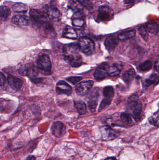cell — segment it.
<instances>
[{"label":"cell","instance_id":"19","mask_svg":"<svg viewBox=\"0 0 159 160\" xmlns=\"http://www.w3.org/2000/svg\"><path fill=\"white\" fill-rule=\"evenodd\" d=\"M11 22L12 23L20 26H27L30 23V21L28 17L23 15H16L12 18Z\"/></svg>","mask_w":159,"mask_h":160},{"label":"cell","instance_id":"38","mask_svg":"<svg viewBox=\"0 0 159 160\" xmlns=\"http://www.w3.org/2000/svg\"><path fill=\"white\" fill-rule=\"evenodd\" d=\"M6 78L4 74L0 72V86L3 85L5 82Z\"/></svg>","mask_w":159,"mask_h":160},{"label":"cell","instance_id":"40","mask_svg":"<svg viewBox=\"0 0 159 160\" xmlns=\"http://www.w3.org/2000/svg\"><path fill=\"white\" fill-rule=\"evenodd\" d=\"M26 160H36V158L33 155H30L28 156Z\"/></svg>","mask_w":159,"mask_h":160},{"label":"cell","instance_id":"33","mask_svg":"<svg viewBox=\"0 0 159 160\" xmlns=\"http://www.w3.org/2000/svg\"><path fill=\"white\" fill-rule=\"evenodd\" d=\"M82 79V78L81 77H71L66 78L67 81L73 85H75Z\"/></svg>","mask_w":159,"mask_h":160},{"label":"cell","instance_id":"30","mask_svg":"<svg viewBox=\"0 0 159 160\" xmlns=\"http://www.w3.org/2000/svg\"><path fill=\"white\" fill-rule=\"evenodd\" d=\"M152 62L151 61L148 60L140 64L139 66V68L141 71H147L150 70L152 68Z\"/></svg>","mask_w":159,"mask_h":160},{"label":"cell","instance_id":"34","mask_svg":"<svg viewBox=\"0 0 159 160\" xmlns=\"http://www.w3.org/2000/svg\"><path fill=\"white\" fill-rule=\"evenodd\" d=\"M111 101L110 100L107 99L105 98L101 102V104H100V107H99V111H101L103 109H104L105 107L108 105H110V103H111Z\"/></svg>","mask_w":159,"mask_h":160},{"label":"cell","instance_id":"26","mask_svg":"<svg viewBox=\"0 0 159 160\" xmlns=\"http://www.w3.org/2000/svg\"><path fill=\"white\" fill-rule=\"evenodd\" d=\"M74 105L79 114H85L87 112V106L84 102L82 101H75Z\"/></svg>","mask_w":159,"mask_h":160},{"label":"cell","instance_id":"13","mask_svg":"<svg viewBox=\"0 0 159 160\" xmlns=\"http://www.w3.org/2000/svg\"><path fill=\"white\" fill-rule=\"evenodd\" d=\"M56 91L58 94H64L70 96L72 93V87L66 82L60 81L56 86Z\"/></svg>","mask_w":159,"mask_h":160},{"label":"cell","instance_id":"10","mask_svg":"<svg viewBox=\"0 0 159 160\" xmlns=\"http://www.w3.org/2000/svg\"><path fill=\"white\" fill-rule=\"evenodd\" d=\"M94 82L91 80L81 82L78 83L76 87V93L79 96H85L89 92Z\"/></svg>","mask_w":159,"mask_h":160},{"label":"cell","instance_id":"18","mask_svg":"<svg viewBox=\"0 0 159 160\" xmlns=\"http://www.w3.org/2000/svg\"><path fill=\"white\" fill-rule=\"evenodd\" d=\"M7 82L10 87L15 91L19 90L23 84V82L21 79L11 75L8 76Z\"/></svg>","mask_w":159,"mask_h":160},{"label":"cell","instance_id":"2","mask_svg":"<svg viewBox=\"0 0 159 160\" xmlns=\"http://www.w3.org/2000/svg\"><path fill=\"white\" fill-rule=\"evenodd\" d=\"M77 44L80 51L86 55H91L95 50L94 42L90 38L87 37L80 38Z\"/></svg>","mask_w":159,"mask_h":160},{"label":"cell","instance_id":"25","mask_svg":"<svg viewBox=\"0 0 159 160\" xmlns=\"http://www.w3.org/2000/svg\"><path fill=\"white\" fill-rule=\"evenodd\" d=\"M12 9L17 13H26L28 10V6L25 4L17 3L12 6Z\"/></svg>","mask_w":159,"mask_h":160},{"label":"cell","instance_id":"4","mask_svg":"<svg viewBox=\"0 0 159 160\" xmlns=\"http://www.w3.org/2000/svg\"><path fill=\"white\" fill-rule=\"evenodd\" d=\"M30 17L33 22L39 27L47 21L45 14L38 9L32 8L30 11Z\"/></svg>","mask_w":159,"mask_h":160},{"label":"cell","instance_id":"6","mask_svg":"<svg viewBox=\"0 0 159 160\" xmlns=\"http://www.w3.org/2000/svg\"><path fill=\"white\" fill-rule=\"evenodd\" d=\"M113 10L107 6H102L98 9L97 19L100 21H108L114 18Z\"/></svg>","mask_w":159,"mask_h":160},{"label":"cell","instance_id":"16","mask_svg":"<svg viewBox=\"0 0 159 160\" xmlns=\"http://www.w3.org/2000/svg\"><path fill=\"white\" fill-rule=\"evenodd\" d=\"M41 27H42V31L46 37L49 38H54L56 37L57 34L54 26L51 22L47 21L44 23Z\"/></svg>","mask_w":159,"mask_h":160},{"label":"cell","instance_id":"9","mask_svg":"<svg viewBox=\"0 0 159 160\" xmlns=\"http://www.w3.org/2000/svg\"><path fill=\"white\" fill-rule=\"evenodd\" d=\"M109 65L107 63L103 62L95 70L94 73V77L95 79L101 80L109 76Z\"/></svg>","mask_w":159,"mask_h":160},{"label":"cell","instance_id":"1","mask_svg":"<svg viewBox=\"0 0 159 160\" xmlns=\"http://www.w3.org/2000/svg\"><path fill=\"white\" fill-rule=\"evenodd\" d=\"M80 49L76 43L67 44L63 47V54L64 60L72 67H78L82 64Z\"/></svg>","mask_w":159,"mask_h":160},{"label":"cell","instance_id":"20","mask_svg":"<svg viewBox=\"0 0 159 160\" xmlns=\"http://www.w3.org/2000/svg\"><path fill=\"white\" fill-rule=\"evenodd\" d=\"M123 65L121 63H116L112 66L109 67L108 75L111 77H116L118 76L121 73L123 68Z\"/></svg>","mask_w":159,"mask_h":160},{"label":"cell","instance_id":"41","mask_svg":"<svg viewBox=\"0 0 159 160\" xmlns=\"http://www.w3.org/2000/svg\"><path fill=\"white\" fill-rule=\"evenodd\" d=\"M138 96H136V95H133V96H131V97L129 99L131 100H136V99H138Z\"/></svg>","mask_w":159,"mask_h":160},{"label":"cell","instance_id":"11","mask_svg":"<svg viewBox=\"0 0 159 160\" xmlns=\"http://www.w3.org/2000/svg\"><path fill=\"white\" fill-rule=\"evenodd\" d=\"M52 134L56 138L62 137L66 132V127L60 121H57L52 124L51 128Z\"/></svg>","mask_w":159,"mask_h":160},{"label":"cell","instance_id":"21","mask_svg":"<svg viewBox=\"0 0 159 160\" xmlns=\"http://www.w3.org/2000/svg\"><path fill=\"white\" fill-rule=\"evenodd\" d=\"M63 36L65 38L76 39L77 38V34L74 28L70 26H66L63 33Z\"/></svg>","mask_w":159,"mask_h":160},{"label":"cell","instance_id":"42","mask_svg":"<svg viewBox=\"0 0 159 160\" xmlns=\"http://www.w3.org/2000/svg\"><path fill=\"white\" fill-rule=\"evenodd\" d=\"M105 160H117V159L114 157H109V158H107Z\"/></svg>","mask_w":159,"mask_h":160},{"label":"cell","instance_id":"23","mask_svg":"<svg viewBox=\"0 0 159 160\" xmlns=\"http://www.w3.org/2000/svg\"><path fill=\"white\" fill-rule=\"evenodd\" d=\"M135 72L134 69H129L125 71L122 76V79L127 84H130L135 78Z\"/></svg>","mask_w":159,"mask_h":160},{"label":"cell","instance_id":"15","mask_svg":"<svg viewBox=\"0 0 159 160\" xmlns=\"http://www.w3.org/2000/svg\"><path fill=\"white\" fill-rule=\"evenodd\" d=\"M102 136L104 140L110 141L115 139L118 136V133L108 126L103 127L101 128Z\"/></svg>","mask_w":159,"mask_h":160},{"label":"cell","instance_id":"5","mask_svg":"<svg viewBox=\"0 0 159 160\" xmlns=\"http://www.w3.org/2000/svg\"><path fill=\"white\" fill-rule=\"evenodd\" d=\"M38 68L35 65L28 63L22 66L21 68L19 71V74L21 76L33 79L38 76Z\"/></svg>","mask_w":159,"mask_h":160},{"label":"cell","instance_id":"29","mask_svg":"<svg viewBox=\"0 0 159 160\" xmlns=\"http://www.w3.org/2000/svg\"><path fill=\"white\" fill-rule=\"evenodd\" d=\"M120 118L122 122L126 125L130 124L132 122L131 115L128 112H122L120 115Z\"/></svg>","mask_w":159,"mask_h":160},{"label":"cell","instance_id":"3","mask_svg":"<svg viewBox=\"0 0 159 160\" xmlns=\"http://www.w3.org/2000/svg\"><path fill=\"white\" fill-rule=\"evenodd\" d=\"M143 106L141 102H138L136 100H131L126 105L127 110L132 112L131 116L136 122L141 119Z\"/></svg>","mask_w":159,"mask_h":160},{"label":"cell","instance_id":"35","mask_svg":"<svg viewBox=\"0 0 159 160\" xmlns=\"http://www.w3.org/2000/svg\"><path fill=\"white\" fill-rule=\"evenodd\" d=\"M148 80L151 82L152 84H158L159 78L157 75H156V74H153V75H151L149 78H148Z\"/></svg>","mask_w":159,"mask_h":160},{"label":"cell","instance_id":"14","mask_svg":"<svg viewBox=\"0 0 159 160\" xmlns=\"http://www.w3.org/2000/svg\"><path fill=\"white\" fill-rule=\"evenodd\" d=\"M72 24L75 29L81 30L85 24L83 13L81 11L76 12L72 19Z\"/></svg>","mask_w":159,"mask_h":160},{"label":"cell","instance_id":"17","mask_svg":"<svg viewBox=\"0 0 159 160\" xmlns=\"http://www.w3.org/2000/svg\"><path fill=\"white\" fill-rule=\"evenodd\" d=\"M119 39L117 37L114 35L107 37L105 41V45L107 50L113 51L116 48L119 44Z\"/></svg>","mask_w":159,"mask_h":160},{"label":"cell","instance_id":"31","mask_svg":"<svg viewBox=\"0 0 159 160\" xmlns=\"http://www.w3.org/2000/svg\"><path fill=\"white\" fill-rule=\"evenodd\" d=\"M138 32L143 39L146 41H147L148 40V34L145 26H142L139 27L138 29Z\"/></svg>","mask_w":159,"mask_h":160},{"label":"cell","instance_id":"32","mask_svg":"<svg viewBox=\"0 0 159 160\" xmlns=\"http://www.w3.org/2000/svg\"><path fill=\"white\" fill-rule=\"evenodd\" d=\"M149 122L150 124L153 125V126H155V127H158V112H157V113L155 114L153 116L151 117V118L149 119Z\"/></svg>","mask_w":159,"mask_h":160},{"label":"cell","instance_id":"27","mask_svg":"<svg viewBox=\"0 0 159 160\" xmlns=\"http://www.w3.org/2000/svg\"><path fill=\"white\" fill-rule=\"evenodd\" d=\"M103 93L105 99L112 100L115 96V90L112 87H105L104 88Z\"/></svg>","mask_w":159,"mask_h":160},{"label":"cell","instance_id":"36","mask_svg":"<svg viewBox=\"0 0 159 160\" xmlns=\"http://www.w3.org/2000/svg\"><path fill=\"white\" fill-rule=\"evenodd\" d=\"M81 3L84 7H88L91 5V0H77Z\"/></svg>","mask_w":159,"mask_h":160},{"label":"cell","instance_id":"22","mask_svg":"<svg viewBox=\"0 0 159 160\" xmlns=\"http://www.w3.org/2000/svg\"><path fill=\"white\" fill-rule=\"evenodd\" d=\"M10 8L7 6H0V20L2 21L7 20L11 14Z\"/></svg>","mask_w":159,"mask_h":160},{"label":"cell","instance_id":"37","mask_svg":"<svg viewBox=\"0 0 159 160\" xmlns=\"http://www.w3.org/2000/svg\"><path fill=\"white\" fill-rule=\"evenodd\" d=\"M141 1V0H124V3L128 6L131 7L134 5L135 4Z\"/></svg>","mask_w":159,"mask_h":160},{"label":"cell","instance_id":"12","mask_svg":"<svg viewBox=\"0 0 159 160\" xmlns=\"http://www.w3.org/2000/svg\"><path fill=\"white\" fill-rule=\"evenodd\" d=\"M100 97L99 89L94 88L90 95L89 99L88 101L89 109L91 112H94L98 104V98Z\"/></svg>","mask_w":159,"mask_h":160},{"label":"cell","instance_id":"8","mask_svg":"<svg viewBox=\"0 0 159 160\" xmlns=\"http://www.w3.org/2000/svg\"><path fill=\"white\" fill-rule=\"evenodd\" d=\"M45 14L50 19L58 21L61 18V14L56 7L52 4L47 5L45 7Z\"/></svg>","mask_w":159,"mask_h":160},{"label":"cell","instance_id":"39","mask_svg":"<svg viewBox=\"0 0 159 160\" xmlns=\"http://www.w3.org/2000/svg\"><path fill=\"white\" fill-rule=\"evenodd\" d=\"M155 70L157 71H158L159 70V62L158 60H157L155 62V67H154Z\"/></svg>","mask_w":159,"mask_h":160},{"label":"cell","instance_id":"7","mask_svg":"<svg viewBox=\"0 0 159 160\" xmlns=\"http://www.w3.org/2000/svg\"><path fill=\"white\" fill-rule=\"evenodd\" d=\"M37 66L40 69L44 71H49L51 69V63L48 55L40 53L36 60Z\"/></svg>","mask_w":159,"mask_h":160},{"label":"cell","instance_id":"28","mask_svg":"<svg viewBox=\"0 0 159 160\" xmlns=\"http://www.w3.org/2000/svg\"><path fill=\"white\" fill-rule=\"evenodd\" d=\"M147 32L157 34L159 31L158 24L157 22H149L147 23L145 26Z\"/></svg>","mask_w":159,"mask_h":160},{"label":"cell","instance_id":"24","mask_svg":"<svg viewBox=\"0 0 159 160\" xmlns=\"http://www.w3.org/2000/svg\"><path fill=\"white\" fill-rule=\"evenodd\" d=\"M135 34H136V31L134 30H132L120 33L119 34L117 37L119 40H125L133 38L135 36Z\"/></svg>","mask_w":159,"mask_h":160}]
</instances>
